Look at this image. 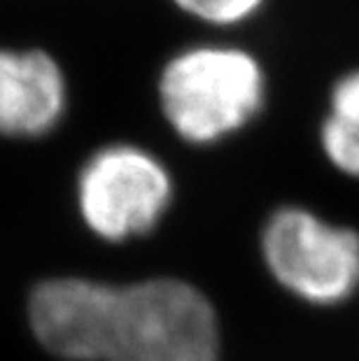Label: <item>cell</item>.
Wrapping results in <instances>:
<instances>
[{
    "instance_id": "cell-8",
    "label": "cell",
    "mask_w": 359,
    "mask_h": 361,
    "mask_svg": "<svg viewBox=\"0 0 359 361\" xmlns=\"http://www.w3.org/2000/svg\"><path fill=\"white\" fill-rule=\"evenodd\" d=\"M182 12L212 26H236L262 10L266 0H173Z\"/></svg>"
},
{
    "instance_id": "cell-3",
    "label": "cell",
    "mask_w": 359,
    "mask_h": 361,
    "mask_svg": "<svg viewBox=\"0 0 359 361\" xmlns=\"http://www.w3.org/2000/svg\"><path fill=\"white\" fill-rule=\"evenodd\" d=\"M262 259L280 289L312 308H336L359 291V231L305 205L266 219Z\"/></svg>"
},
{
    "instance_id": "cell-4",
    "label": "cell",
    "mask_w": 359,
    "mask_h": 361,
    "mask_svg": "<svg viewBox=\"0 0 359 361\" xmlns=\"http://www.w3.org/2000/svg\"><path fill=\"white\" fill-rule=\"evenodd\" d=\"M80 212L105 240L142 235L162 219L173 196L171 175L154 157L117 145L98 152L80 175Z\"/></svg>"
},
{
    "instance_id": "cell-2",
    "label": "cell",
    "mask_w": 359,
    "mask_h": 361,
    "mask_svg": "<svg viewBox=\"0 0 359 361\" xmlns=\"http://www.w3.org/2000/svg\"><path fill=\"white\" fill-rule=\"evenodd\" d=\"M219 319L208 296L178 278L114 287L103 361H219Z\"/></svg>"
},
{
    "instance_id": "cell-1",
    "label": "cell",
    "mask_w": 359,
    "mask_h": 361,
    "mask_svg": "<svg viewBox=\"0 0 359 361\" xmlns=\"http://www.w3.org/2000/svg\"><path fill=\"white\" fill-rule=\"evenodd\" d=\"M159 101L182 140L210 145L238 133L262 112L266 73L245 49L192 47L166 63Z\"/></svg>"
},
{
    "instance_id": "cell-7",
    "label": "cell",
    "mask_w": 359,
    "mask_h": 361,
    "mask_svg": "<svg viewBox=\"0 0 359 361\" xmlns=\"http://www.w3.org/2000/svg\"><path fill=\"white\" fill-rule=\"evenodd\" d=\"M317 137L327 164L343 178L359 180V68L334 82Z\"/></svg>"
},
{
    "instance_id": "cell-5",
    "label": "cell",
    "mask_w": 359,
    "mask_h": 361,
    "mask_svg": "<svg viewBox=\"0 0 359 361\" xmlns=\"http://www.w3.org/2000/svg\"><path fill=\"white\" fill-rule=\"evenodd\" d=\"M112 298V284L87 278L44 280L28 298L33 336L59 359L103 361Z\"/></svg>"
},
{
    "instance_id": "cell-6",
    "label": "cell",
    "mask_w": 359,
    "mask_h": 361,
    "mask_svg": "<svg viewBox=\"0 0 359 361\" xmlns=\"http://www.w3.org/2000/svg\"><path fill=\"white\" fill-rule=\"evenodd\" d=\"M66 105L63 73L40 49H0V135H42Z\"/></svg>"
}]
</instances>
